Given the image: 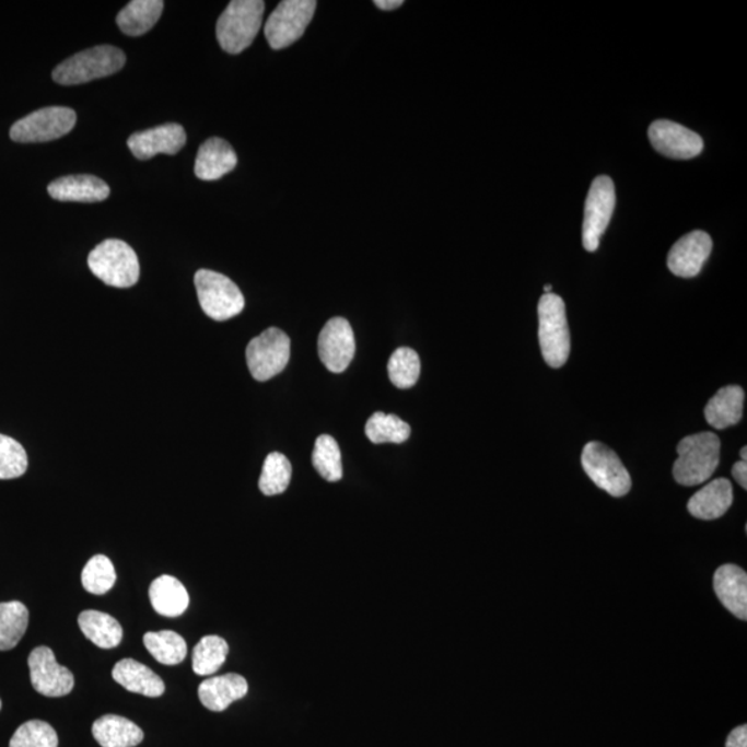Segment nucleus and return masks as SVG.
<instances>
[{
    "mask_svg": "<svg viewBox=\"0 0 747 747\" xmlns=\"http://www.w3.org/2000/svg\"><path fill=\"white\" fill-rule=\"evenodd\" d=\"M720 437L712 432L697 433L678 443L674 479L682 486L708 482L720 464Z\"/></svg>",
    "mask_w": 747,
    "mask_h": 747,
    "instance_id": "1",
    "label": "nucleus"
},
{
    "mask_svg": "<svg viewBox=\"0 0 747 747\" xmlns=\"http://www.w3.org/2000/svg\"><path fill=\"white\" fill-rule=\"evenodd\" d=\"M264 13L262 0L230 2L217 24V38L222 49L238 55L249 48L262 27Z\"/></svg>",
    "mask_w": 747,
    "mask_h": 747,
    "instance_id": "2",
    "label": "nucleus"
},
{
    "mask_svg": "<svg viewBox=\"0 0 747 747\" xmlns=\"http://www.w3.org/2000/svg\"><path fill=\"white\" fill-rule=\"evenodd\" d=\"M127 57L114 46L103 45L70 57L54 71V80L60 85H81L121 71Z\"/></svg>",
    "mask_w": 747,
    "mask_h": 747,
    "instance_id": "3",
    "label": "nucleus"
},
{
    "mask_svg": "<svg viewBox=\"0 0 747 747\" xmlns=\"http://www.w3.org/2000/svg\"><path fill=\"white\" fill-rule=\"evenodd\" d=\"M539 341L542 358L552 369L567 364L571 354L567 307L561 296L545 294L539 302Z\"/></svg>",
    "mask_w": 747,
    "mask_h": 747,
    "instance_id": "4",
    "label": "nucleus"
},
{
    "mask_svg": "<svg viewBox=\"0 0 747 747\" xmlns=\"http://www.w3.org/2000/svg\"><path fill=\"white\" fill-rule=\"evenodd\" d=\"M89 269L104 284L129 289L139 281L138 255L121 240H106L92 250L87 258Z\"/></svg>",
    "mask_w": 747,
    "mask_h": 747,
    "instance_id": "5",
    "label": "nucleus"
},
{
    "mask_svg": "<svg viewBox=\"0 0 747 747\" xmlns=\"http://www.w3.org/2000/svg\"><path fill=\"white\" fill-rule=\"evenodd\" d=\"M195 284L201 310L213 320L226 322L244 311V295L229 277L201 269L195 276Z\"/></svg>",
    "mask_w": 747,
    "mask_h": 747,
    "instance_id": "6",
    "label": "nucleus"
},
{
    "mask_svg": "<svg viewBox=\"0 0 747 747\" xmlns=\"http://www.w3.org/2000/svg\"><path fill=\"white\" fill-rule=\"evenodd\" d=\"M77 114L68 107H45L21 118L10 129V139L17 143H45L60 139L74 129Z\"/></svg>",
    "mask_w": 747,
    "mask_h": 747,
    "instance_id": "7",
    "label": "nucleus"
},
{
    "mask_svg": "<svg viewBox=\"0 0 747 747\" xmlns=\"http://www.w3.org/2000/svg\"><path fill=\"white\" fill-rule=\"evenodd\" d=\"M315 0H284L270 14L265 25V35L270 48H289L301 38L315 15Z\"/></svg>",
    "mask_w": 747,
    "mask_h": 747,
    "instance_id": "8",
    "label": "nucleus"
},
{
    "mask_svg": "<svg viewBox=\"0 0 747 747\" xmlns=\"http://www.w3.org/2000/svg\"><path fill=\"white\" fill-rule=\"evenodd\" d=\"M291 357V339L280 328L270 327L247 347V364L256 381H269L287 367Z\"/></svg>",
    "mask_w": 747,
    "mask_h": 747,
    "instance_id": "9",
    "label": "nucleus"
},
{
    "mask_svg": "<svg viewBox=\"0 0 747 747\" xmlns=\"http://www.w3.org/2000/svg\"><path fill=\"white\" fill-rule=\"evenodd\" d=\"M582 464L588 478L614 498H623L631 489V477L618 454L603 443L590 442L584 447Z\"/></svg>",
    "mask_w": 747,
    "mask_h": 747,
    "instance_id": "10",
    "label": "nucleus"
},
{
    "mask_svg": "<svg viewBox=\"0 0 747 747\" xmlns=\"http://www.w3.org/2000/svg\"><path fill=\"white\" fill-rule=\"evenodd\" d=\"M616 206L614 180L609 176L595 177L584 208L583 245L588 253L599 247L600 237L612 218Z\"/></svg>",
    "mask_w": 747,
    "mask_h": 747,
    "instance_id": "11",
    "label": "nucleus"
},
{
    "mask_svg": "<svg viewBox=\"0 0 747 747\" xmlns=\"http://www.w3.org/2000/svg\"><path fill=\"white\" fill-rule=\"evenodd\" d=\"M28 667L31 684L44 697L61 698L74 689V676L57 663L55 652L48 646H38L31 652Z\"/></svg>",
    "mask_w": 747,
    "mask_h": 747,
    "instance_id": "12",
    "label": "nucleus"
},
{
    "mask_svg": "<svg viewBox=\"0 0 747 747\" xmlns=\"http://www.w3.org/2000/svg\"><path fill=\"white\" fill-rule=\"evenodd\" d=\"M318 357L328 371L343 373L357 352L354 334L347 318L334 317L324 326L317 339Z\"/></svg>",
    "mask_w": 747,
    "mask_h": 747,
    "instance_id": "13",
    "label": "nucleus"
},
{
    "mask_svg": "<svg viewBox=\"0 0 747 747\" xmlns=\"http://www.w3.org/2000/svg\"><path fill=\"white\" fill-rule=\"evenodd\" d=\"M647 138L653 149L668 159L691 160L703 150V140L698 133L666 119L653 122L647 130Z\"/></svg>",
    "mask_w": 747,
    "mask_h": 747,
    "instance_id": "14",
    "label": "nucleus"
},
{
    "mask_svg": "<svg viewBox=\"0 0 747 747\" xmlns=\"http://www.w3.org/2000/svg\"><path fill=\"white\" fill-rule=\"evenodd\" d=\"M713 242L708 233L692 232L678 240L667 256V266L672 273L682 279H692L702 270L710 254Z\"/></svg>",
    "mask_w": 747,
    "mask_h": 747,
    "instance_id": "15",
    "label": "nucleus"
},
{
    "mask_svg": "<svg viewBox=\"0 0 747 747\" xmlns=\"http://www.w3.org/2000/svg\"><path fill=\"white\" fill-rule=\"evenodd\" d=\"M186 144V132L179 124L161 125L128 139V148L138 160H150L156 154L174 155Z\"/></svg>",
    "mask_w": 747,
    "mask_h": 747,
    "instance_id": "16",
    "label": "nucleus"
},
{
    "mask_svg": "<svg viewBox=\"0 0 747 747\" xmlns=\"http://www.w3.org/2000/svg\"><path fill=\"white\" fill-rule=\"evenodd\" d=\"M48 191L51 198L62 202H102L109 196L107 183L92 175L60 177L50 183Z\"/></svg>",
    "mask_w": 747,
    "mask_h": 747,
    "instance_id": "17",
    "label": "nucleus"
},
{
    "mask_svg": "<svg viewBox=\"0 0 747 747\" xmlns=\"http://www.w3.org/2000/svg\"><path fill=\"white\" fill-rule=\"evenodd\" d=\"M237 166V154L226 140L208 139L198 150L195 172L198 179L212 182L221 179Z\"/></svg>",
    "mask_w": 747,
    "mask_h": 747,
    "instance_id": "18",
    "label": "nucleus"
},
{
    "mask_svg": "<svg viewBox=\"0 0 747 747\" xmlns=\"http://www.w3.org/2000/svg\"><path fill=\"white\" fill-rule=\"evenodd\" d=\"M714 592L721 604L740 620H747V574L736 565H724L714 574Z\"/></svg>",
    "mask_w": 747,
    "mask_h": 747,
    "instance_id": "19",
    "label": "nucleus"
},
{
    "mask_svg": "<svg viewBox=\"0 0 747 747\" xmlns=\"http://www.w3.org/2000/svg\"><path fill=\"white\" fill-rule=\"evenodd\" d=\"M247 692V680L236 673L208 678L198 688L201 703L211 712H224L230 704L243 699Z\"/></svg>",
    "mask_w": 747,
    "mask_h": 747,
    "instance_id": "20",
    "label": "nucleus"
},
{
    "mask_svg": "<svg viewBox=\"0 0 747 747\" xmlns=\"http://www.w3.org/2000/svg\"><path fill=\"white\" fill-rule=\"evenodd\" d=\"M734 489L728 479L720 478L700 489L689 500L688 511L695 518L719 520L733 505Z\"/></svg>",
    "mask_w": 747,
    "mask_h": 747,
    "instance_id": "21",
    "label": "nucleus"
},
{
    "mask_svg": "<svg viewBox=\"0 0 747 747\" xmlns=\"http://www.w3.org/2000/svg\"><path fill=\"white\" fill-rule=\"evenodd\" d=\"M113 678L129 692L159 698L165 692V684L159 674L133 660H122L113 668Z\"/></svg>",
    "mask_w": 747,
    "mask_h": 747,
    "instance_id": "22",
    "label": "nucleus"
},
{
    "mask_svg": "<svg viewBox=\"0 0 747 747\" xmlns=\"http://www.w3.org/2000/svg\"><path fill=\"white\" fill-rule=\"evenodd\" d=\"M745 390L738 385L725 386L709 400L704 417L708 424L715 430L738 424L744 416Z\"/></svg>",
    "mask_w": 747,
    "mask_h": 747,
    "instance_id": "23",
    "label": "nucleus"
},
{
    "mask_svg": "<svg viewBox=\"0 0 747 747\" xmlns=\"http://www.w3.org/2000/svg\"><path fill=\"white\" fill-rule=\"evenodd\" d=\"M92 734L102 747H135L144 738L142 728L133 721L114 714L96 720Z\"/></svg>",
    "mask_w": 747,
    "mask_h": 747,
    "instance_id": "24",
    "label": "nucleus"
},
{
    "mask_svg": "<svg viewBox=\"0 0 747 747\" xmlns=\"http://www.w3.org/2000/svg\"><path fill=\"white\" fill-rule=\"evenodd\" d=\"M149 595L155 612L165 618H177L189 608L190 597L186 587L168 574L151 583Z\"/></svg>",
    "mask_w": 747,
    "mask_h": 747,
    "instance_id": "25",
    "label": "nucleus"
},
{
    "mask_svg": "<svg viewBox=\"0 0 747 747\" xmlns=\"http://www.w3.org/2000/svg\"><path fill=\"white\" fill-rule=\"evenodd\" d=\"M164 7L162 0H133L118 13V27L128 36L144 35L160 20Z\"/></svg>",
    "mask_w": 747,
    "mask_h": 747,
    "instance_id": "26",
    "label": "nucleus"
},
{
    "mask_svg": "<svg viewBox=\"0 0 747 747\" xmlns=\"http://www.w3.org/2000/svg\"><path fill=\"white\" fill-rule=\"evenodd\" d=\"M83 635L102 650H113L121 644L124 630L117 619L98 610H85L78 618Z\"/></svg>",
    "mask_w": 747,
    "mask_h": 747,
    "instance_id": "27",
    "label": "nucleus"
},
{
    "mask_svg": "<svg viewBox=\"0 0 747 747\" xmlns=\"http://www.w3.org/2000/svg\"><path fill=\"white\" fill-rule=\"evenodd\" d=\"M143 642L145 650L161 665L176 666L186 660V641L175 631H151V633L144 634Z\"/></svg>",
    "mask_w": 747,
    "mask_h": 747,
    "instance_id": "28",
    "label": "nucleus"
},
{
    "mask_svg": "<svg viewBox=\"0 0 747 747\" xmlns=\"http://www.w3.org/2000/svg\"><path fill=\"white\" fill-rule=\"evenodd\" d=\"M27 606L19 600L0 604V651H10L19 645L28 629Z\"/></svg>",
    "mask_w": 747,
    "mask_h": 747,
    "instance_id": "29",
    "label": "nucleus"
},
{
    "mask_svg": "<svg viewBox=\"0 0 747 747\" xmlns=\"http://www.w3.org/2000/svg\"><path fill=\"white\" fill-rule=\"evenodd\" d=\"M229 655L227 642L218 635H207L192 651V670L197 676H212L224 665Z\"/></svg>",
    "mask_w": 747,
    "mask_h": 747,
    "instance_id": "30",
    "label": "nucleus"
},
{
    "mask_svg": "<svg viewBox=\"0 0 747 747\" xmlns=\"http://www.w3.org/2000/svg\"><path fill=\"white\" fill-rule=\"evenodd\" d=\"M411 428L398 416L374 412L365 424V435L374 445L381 443H405L410 437Z\"/></svg>",
    "mask_w": 747,
    "mask_h": 747,
    "instance_id": "31",
    "label": "nucleus"
},
{
    "mask_svg": "<svg viewBox=\"0 0 747 747\" xmlns=\"http://www.w3.org/2000/svg\"><path fill=\"white\" fill-rule=\"evenodd\" d=\"M312 463L316 471L328 482H338L343 477L341 451L336 439L330 435L316 439Z\"/></svg>",
    "mask_w": 747,
    "mask_h": 747,
    "instance_id": "32",
    "label": "nucleus"
},
{
    "mask_svg": "<svg viewBox=\"0 0 747 747\" xmlns=\"http://www.w3.org/2000/svg\"><path fill=\"white\" fill-rule=\"evenodd\" d=\"M292 467L289 458L281 453H270L265 459L259 489L265 495L284 493L291 483Z\"/></svg>",
    "mask_w": 747,
    "mask_h": 747,
    "instance_id": "33",
    "label": "nucleus"
},
{
    "mask_svg": "<svg viewBox=\"0 0 747 747\" xmlns=\"http://www.w3.org/2000/svg\"><path fill=\"white\" fill-rule=\"evenodd\" d=\"M421 362L416 350L411 348L396 349L388 363L390 383L399 389H409L420 378Z\"/></svg>",
    "mask_w": 747,
    "mask_h": 747,
    "instance_id": "34",
    "label": "nucleus"
},
{
    "mask_svg": "<svg viewBox=\"0 0 747 747\" xmlns=\"http://www.w3.org/2000/svg\"><path fill=\"white\" fill-rule=\"evenodd\" d=\"M82 586L87 593L104 595L114 587L117 582V573L113 562L106 556H95L89 559L82 571Z\"/></svg>",
    "mask_w": 747,
    "mask_h": 747,
    "instance_id": "35",
    "label": "nucleus"
},
{
    "mask_svg": "<svg viewBox=\"0 0 747 747\" xmlns=\"http://www.w3.org/2000/svg\"><path fill=\"white\" fill-rule=\"evenodd\" d=\"M59 736L50 724L40 720H31L21 725L10 739L9 747H57Z\"/></svg>",
    "mask_w": 747,
    "mask_h": 747,
    "instance_id": "36",
    "label": "nucleus"
},
{
    "mask_svg": "<svg viewBox=\"0 0 747 747\" xmlns=\"http://www.w3.org/2000/svg\"><path fill=\"white\" fill-rule=\"evenodd\" d=\"M28 468V457L24 447L14 439L0 435V479L23 477Z\"/></svg>",
    "mask_w": 747,
    "mask_h": 747,
    "instance_id": "37",
    "label": "nucleus"
},
{
    "mask_svg": "<svg viewBox=\"0 0 747 747\" xmlns=\"http://www.w3.org/2000/svg\"><path fill=\"white\" fill-rule=\"evenodd\" d=\"M725 747H747L746 725H740V727L735 728L733 733L728 735L727 742H725Z\"/></svg>",
    "mask_w": 747,
    "mask_h": 747,
    "instance_id": "38",
    "label": "nucleus"
},
{
    "mask_svg": "<svg viewBox=\"0 0 747 747\" xmlns=\"http://www.w3.org/2000/svg\"><path fill=\"white\" fill-rule=\"evenodd\" d=\"M733 475L742 488L747 489V464L746 462H738L734 465Z\"/></svg>",
    "mask_w": 747,
    "mask_h": 747,
    "instance_id": "39",
    "label": "nucleus"
},
{
    "mask_svg": "<svg viewBox=\"0 0 747 747\" xmlns=\"http://www.w3.org/2000/svg\"><path fill=\"white\" fill-rule=\"evenodd\" d=\"M374 4L381 10H395L404 4V0H375Z\"/></svg>",
    "mask_w": 747,
    "mask_h": 747,
    "instance_id": "40",
    "label": "nucleus"
},
{
    "mask_svg": "<svg viewBox=\"0 0 747 747\" xmlns=\"http://www.w3.org/2000/svg\"><path fill=\"white\" fill-rule=\"evenodd\" d=\"M746 451H747L746 447H742V451H740L742 462H746V459H747V452Z\"/></svg>",
    "mask_w": 747,
    "mask_h": 747,
    "instance_id": "41",
    "label": "nucleus"
},
{
    "mask_svg": "<svg viewBox=\"0 0 747 747\" xmlns=\"http://www.w3.org/2000/svg\"><path fill=\"white\" fill-rule=\"evenodd\" d=\"M546 294H551V285L548 284L545 287Z\"/></svg>",
    "mask_w": 747,
    "mask_h": 747,
    "instance_id": "42",
    "label": "nucleus"
},
{
    "mask_svg": "<svg viewBox=\"0 0 747 747\" xmlns=\"http://www.w3.org/2000/svg\"><path fill=\"white\" fill-rule=\"evenodd\" d=\"M0 709H2V700H0Z\"/></svg>",
    "mask_w": 747,
    "mask_h": 747,
    "instance_id": "43",
    "label": "nucleus"
}]
</instances>
